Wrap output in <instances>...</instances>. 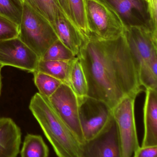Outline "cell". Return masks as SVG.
<instances>
[{
  "instance_id": "obj_1",
  "label": "cell",
  "mask_w": 157,
  "mask_h": 157,
  "mask_svg": "<svg viewBox=\"0 0 157 157\" xmlns=\"http://www.w3.org/2000/svg\"><path fill=\"white\" fill-rule=\"evenodd\" d=\"M88 96L112 109L124 98L142 91L138 71L124 35L110 40L90 36L80 49Z\"/></svg>"
},
{
  "instance_id": "obj_2",
  "label": "cell",
  "mask_w": 157,
  "mask_h": 157,
  "mask_svg": "<svg viewBox=\"0 0 157 157\" xmlns=\"http://www.w3.org/2000/svg\"><path fill=\"white\" fill-rule=\"evenodd\" d=\"M29 109L58 157H79L80 144L55 111L48 98L38 92Z\"/></svg>"
},
{
  "instance_id": "obj_3",
  "label": "cell",
  "mask_w": 157,
  "mask_h": 157,
  "mask_svg": "<svg viewBox=\"0 0 157 157\" xmlns=\"http://www.w3.org/2000/svg\"><path fill=\"white\" fill-rule=\"evenodd\" d=\"M124 35L138 71L141 86L157 90V33L140 28L124 29Z\"/></svg>"
},
{
  "instance_id": "obj_4",
  "label": "cell",
  "mask_w": 157,
  "mask_h": 157,
  "mask_svg": "<svg viewBox=\"0 0 157 157\" xmlns=\"http://www.w3.org/2000/svg\"><path fill=\"white\" fill-rule=\"evenodd\" d=\"M19 27L18 38L40 59L59 39L50 23L24 2Z\"/></svg>"
},
{
  "instance_id": "obj_5",
  "label": "cell",
  "mask_w": 157,
  "mask_h": 157,
  "mask_svg": "<svg viewBox=\"0 0 157 157\" xmlns=\"http://www.w3.org/2000/svg\"><path fill=\"white\" fill-rule=\"evenodd\" d=\"M89 37L110 40L123 35L124 28L114 11L102 0H85Z\"/></svg>"
},
{
  "instance_id": "obj_6",
  "label": "cell",
  "mask_w": 157,
  "mask_h": 157,
  "mask_svg": "<svg viewBox=\"0 0 157 157\" xmlns=\"http://www.w3.org/2000/svg\"><path fill=\"white\" fill-rule=\"evenodd\" d=\"M137 95H130L121 100L112 109L117 125L122 157H132L140 147L135 123V106Z\"/></svg>"
},
{
  "instance_id": "obj_7",
  "label": "cell",
  "mask_w": 157,
  "mask_h": 157,
  "mask_svg": "<svg viewBox=\"0 0 157 157\" xmlns=\"http://www.w3.org/2000/svg\"><path fill=\"white\" fill-rule=\"evenodd\" d=\"M77 100L81 129L86 141L96 136L110 121L112 109L103 101L88 96L77 98Z\"/></svg>"
},
{
  "instance_id": "obj_8",
  "label": "cell",
  "mask_w": 157,
  "mask_h": 157,
  "mask_svg": "<svg viewBox=\"0 0 157 157\" xmlns=\"http://www.w3.org/2000/svg\"><path fill=\"white\" fill-rule=\"evenodd\" d=\"M119 17L124 29L140 28L157 33L147 0H102Z\"/></svg>"
},
{
  "instance_id": "obj_9",
  "label": "cell",
  "mask_w": 157,
  "mask_h": 157,
  "mask_svg": "<svg viewBox=\"0 0 157 157\" xmlns=\"http://www.w3.org/2000/svg\"><path fill=\"white\" fill-rule=\"evenodd\" d=\"M48 99L79 143H84L85 140L79 120L77 98L71 87L65 83H62Z\"/></svg>"
},
{
  "instance_id": "obj_10",
  "label": "cell",
  "mask_w": 157,
  "mask_h": 157,
  "mask_svg": "<svg viewBox=\"0 0 157 157\" xmlns=\"http://www.w3.org/2000/svg\"><path fill=\"white\" fill-rule=\"evenodd\" d=\"M79 157H122L117 125L113 117L96 136L80 144Z\"/></svg>"
},
{
  "instance_id": "obj_11",
  "label": "cell",
  "mask_w": 157,
  "mask_h": 157,
  "mask_svg": "<svg viewBox=\"0 0 157 157\" xmlns=\"http://www.w3.org/2000/svg\"><path fill=\"white\" fill-rule=\"evenodd\" d=\"M40 58L19 38L0 41V66H10L33 73Z\"/></svg>"
},
{
  "instance_id": "obj_12",
  "label": "cell",
  "mask_w": 157,
  "mask_h": 157,
  "mask_svg": "<svg viewBox=\"0 0 157 157\" xmlns=\"http://www.w3.org/2000/svg\"><path fill=\"white\" fill-rule=\"evenodd\" d=\"M51 25L59 40L77 57L87 39L61 12L59 13Z\"/></svg>"
},
{
  "instance_id": "obj_13",
  "label": "cell",
  "mask_w": 157,
  "mask_h": 157,
  "mask_svg": "<svg viewBox=\"0 0 157 157\" xmlns=\"http://www.w3.org/2000/svg\"><path fill=\"white\" fill-rule=\"evenodd\" d=\"M143 122L144 136L141 146H157V90L145 89Z\"/></svg>"
},
{
  "instance_id": "obj_14",
  "label": "cell",
  "mask_w": 157,
  "mask_h": 157,
  "mask_svg": "<svg viewBox=\"0 0 157 157\" xmlns=\"http://www.w3.org/2000/svg\"><path fill=\"white\" fill-rule=\"evenodd\" d=\"M21 136V129L12 119L0 117V157H17Z\"/></svg>"
},
{
  "instance_id": "obj_15",
  "label": "cell",
  "mask_w": 157,
  "mask_h": 157,
  "mask_svg": "<svg viewBox=\"0 0 157 157\" xmlns=\"http://www.w3.org/2000/svg\"><path fill=\"white\" fill-rule=\"evenodd\" d=\"M77 98L88 96L87 81L78 57L72 60L66 83Z\"/></svg>"
},
{
  "instance_id": "obj_16",
  "label": "cell",
  "mask_w": 157,
  "mask_h": 157,
  "mask_svg": "<svg viewBox=\"0 0 157 157\" xmlns=\"http://www.w3.org/2000/svg\"><path fill=\"white\" fill-rule=\"evenodd\" d=\"M72 61H45L40 59L36 71L46 74L66 84Z\"/></svg>"
},
{
  "instance_id": "obj_17",
  "label": "cell",
  "mask_w": 157,
  "mask_h": 157,
  "mask_svg": "<svg viewBox=\"0 0 157 157\" xmlns=\"http://www.w3.org/2000/svg\"><path fill=\"white\" fill-rule=\"evenodd\" d=\"M21 157H49V148L42 136L28 134L20 151Z\"/></svg>"
},
{
  "instance_id": "obj_18",
  "label": "cell",
  "mask_w": 157,
  "mask_h": 157,
  "mask_svg": "<svg viewBox=\"0 0 157 157\" xmlns=\"http://www.w3.org/2000/svg\"><path fill=\"white\" fill-rule=\"evenodd\" d=\"M24 2L51 24L54 22L59 13L61 12L54 0H24Z\"/></svg>"
},
{
  "instance_id": "obj_19",
  "label": "cell",
  "mask_w": 157,
  "mask_h": 157,
  "mask_svg": "<svg viewBox=\"0 0 157 157\" xmlns=\"http://www.w3.org/2000/svg\"><path fill=\"white\" fill-rule=\"evenodd\" d=\"M35 85L38 93L49 98L63 83L61 81L41 72L36 71L33 73Z\"/></svg>"
},
{
  "instance_id": "obj_20",
  "label": "cell",
  "mask_w": 157,
  "mask_h": 157,
  "mask_svg": "<svg viewBox=\"0 0 157 157\" xmlns=\"http://www.w3.org/2000/svg\"><path fill=\"white\" fill-rule=\"evenodd\" d=\"M72 17L80 32L87 39L89 37L86 15L85 0H68Z\"/></svg>"
},
{
  "instance_id": "obj_21",
  "label": "cell",
  "mask_w": 157,
  "mask_h": 157,
  "mask_svg": "<svg viewBox=\"0 0 157 157\" xmlns=\"http://www.w3.org/2000/svg\"><path fill=\"white\" fill-rule=\"evenodd\" d=\"M76 56L60 40L55 41L45 52L41 59L45 61H72Z\"/></svg>"
},
{
  "instance_id": "obj_22",
  "label": "cell",
  "mask_w": 157,
  "mask_h": 157,
  "mask_svg": "<svg viewBox=\"0 0 157 157\" xmlns=\"http://www.w3.org/2000/svg\"><path fill=\"white\" fill-rule=\"evenodd\" d=\"M22 6L15 0H0V15L18 25L21 21Z\"/></svg>"
},
{
  "instance_id": "obj_23",
  "label": "cell",
  "mask_w": 157,
  "mask_h": 157,
  "mask_svg": "<svg viewBox=\"0 0 157 157\" xmlns=\"http://www.w3.org/2000/svg\"><path fill=\"white\" fill-rule=\"evenodd\" d=\"M19 25L0 15V41L18 37Z\"/></svg>"
},
{
  "instance_id": "obj_24",
  "label": "cell",
  "mask_w": 157,
  "mask_h": 157,
  "mask_svg": "<svg viewBox=\"0 0 157 157\" xmlns=\"http://www.w3.org/2000/svg\"><path fill=\"white\" fill-rule=\"evenodd\" d=\"M132 157H157V146H140Z\"/></svg>"
},
{
  "instance_id": "obj_25",
  "label": "cell",
  "mask_w": 157,
  "mask_h": 157,
  "mask_svg": "<svg viewBox=\"0 0 157 157\" xmlns=\"http://www.w3.org/2000/svg\"><path fill=\"white\" fill-rule=\"evenodd\" d=\"M54 1H55V3L61 11L62 13L70 21L75 25L72 17L68 0H54ZM75 25L76 26V25Z\"/></svg>"
},
{
  "instance_id": "obj_26",
  "label": "cell",
  "mask_w": 157,
  "mask_h": 157,
  "mask_svg": "<svg viewBox=\"0 0 157 157\" xmlns=\"http://www.w3.org/2000/svg\"><path fill=\"white\" fill-rule=\"evenodd\" d=\"M2 67L0 66V95H1V87H2V77H1V70Z\"/></svg>"
},
{
  "instance_id": "obj_27",
  "label": "cell",
  "mask_w": 157,
  "mask_h": 157,
  "mask_svg": "<svg viewBox=\"0 0 157 157\" xmlns=\"http://www.w3.org/2000/svg\"><path fill=\"white\" fill-rule=\"evenodd\" d=\"M20 5H21V6H22L23 5V3H24V0H15Z\"/></svg>"
},
{
  "instance_id": "obj_28",
  "label": "cell",
  "mask_w": 157,
  "mask_h": 157,
  "mask_svg": "<svg viewBox=\"0 0 157 157\" xmlns=\"http://www.w3.org/2000/svg\"><path fill=\"white\" fill-rule=\"evenodd\" d=\"M147 1H148V0H147Z\"/></svg>"
}]
</instances>
